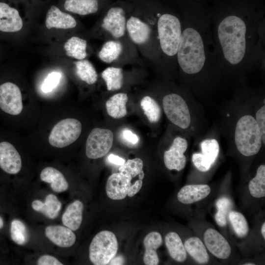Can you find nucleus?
<instances>
[{
	"instance_id": "nucleus-1",
	"label": "nucleus",
	"mask_w": 265,
	"mask_h": 265,
	"mask_svg": "<svg viewBox=\"0 0 265 265\" xmlns=\"http://www.w3.org/2000/svg\"><path fill=\"white\" fill-rule=\"evenodd\" d=\"M225 84L237 83L265 62V21L260 14L230 12L209 16Z\"/></svg>"
},
{
	"instance_id": "nucleus-2",
	"label": "nucleus",
	"mask_w": 265,
	"mask_h": 265,
	"mask_svg": "<svg viewBox=\"0 0 265 265\" xmlns=\"http://www.w3.org/2000/svg\"><path fill=\"white\" fill-rule=\"evenodd\" d=\"M177 54L182 86L198 100L208 102L225 84L213 42L209 16L186 13Z\"/></svg>"
},
{
	"instance_id": "nucleus-3",
	"label": "nucleus",
	"mask_w": 265,
	"mask_h": 265,
	"mask_svg": "<svg viewBox=\"0 0 265 265\" xmlns=\"http://www.w3.org/2000/svg\"><path fill=\"white\" fill-rule=\"evenodd\" d=\"M245 80L234 85L232 97L221 106L217 126L229 149L243 157H252L265 143L253 114L251 88Z\"/></svg>"
},
{
	"instance_id": "nucleus-4",
	"label": "nucleus",
	"mask_w": 265,
	"mask_h": 265,
	"mask_svg": "<svg viewBox=\"0 0 265 265\" xmlns=\"http://www.w3.org/2000/svg\"><path fill=\"white\" fill-rule=\"evenodd\" d=\"M162 106L168 120L194 141L209 129L204 108L191 92L182 86L178 91L165 94Z\"/></svg>"
},
{
	"instance_id": "nucleus-5",
	"label": "nucleus",
	"mask_w": 265,
	"mask_h": 265,
	"mask_svg": "<svg viewBox=\"0 0 265 265\" xmlns=\"http://www.w3.org/2000/svg\"><path fill=\"white\" fill-rule=\"evenodd\" d=\"M157 16V38L160 50L167 58H174L177 61L182 32V19L169 13Z\"/></svg>"
},
{
	"instance_id": "nucleus-6",
	"label": "nucleus",
	"mask_w": 265,
	"mask_h": 265,
	"mask_svg": "<svg viewBox=\"0 0 265 265\" xmlns=\"http://www.w3.org/2000/svg\"><path fill=\"white\" fill-rule=\"evenodd\" d=\"M220 135L217 125H215L204 135L194 141L199 151L192 154L191 161L199 171L208 172L215 164L220 152Z\"/></svg>"
},
{
	"instance_id": "nucleus-7",
	"label": "nucleus",
	"mask_w": 265,
	"mask_h": 265,
	"mask_svg": "<svg viewBox=\"0 0 265 265\" xmlns=\"http://www.w3.org/2000/svg\"><path fill=\"white\" fill-rule=\"evenodd\" d=\"M118 251V241L114 233L102 231L92 239L89 248V257L95 265H105L116 256Z\"/></svg>"
},
{
	"instance_id": "nucleus-8",
	"label": "nucleus",
	"mask_w": 265,
	"mask_h": 265,
	"mask_svg": "<svg viewBox=\"0 0 265 265\" xmlns=\"http://www.w3.org/2000/svg\"><path fill=\"white\" fill-rule=\"evenodd\" d=\"M80 122L74 118H66L57 123L52 129L49 143L56 148L66 147L78 139L81 132Z\"/></svg>"
},
{
	"instance_id": "nucleus-9",
	"label": "nucleus",
	"mask_w": 265,
	"mask_h": 265,
	"mask_svg": "<svg viewBox=\"0 0 265 265\" xmlns=\"http://www.w3.org/2000/svg\"><path fill=\"white\" fill-rule=\"evenodd\" d=\"M191 138L181 132L172 139L168 149L163 153V161L165 167L170 170L181 171L186 166L187 150Z\"/></svg>"
},
{
	"instance_id": "nucleus-10",
	"label": "nucleus",
	"mask_w": 265,
	"mask_h": 265,
	"mask_svg": "<svg viewBox=\"0 0 265 265\" xmlns=\"http://www.w3.org/2000/svg\"><path fill=\"white\" fill-rule=\"evenodd\" d=\"M113 142V134L110 130L94 128L90 132L86 140V155L91 159L103 157L109 151Z\"/></svg>"
},
{
	"instance_id": "nucleus-11",
	"label": "nucleus",
	"mask_w": 265,
	"mask_h": 265,
	"mask_svg": "<svg viewBox=\"0 0 265 265\" xmlns=\"http://www.w3.org/2000/svg\"><path fill=\"white\" fill-rule=\"evenodd\" d=\"M23 107L22 96L18 86L10 82L0 85V108L6 113L17 115Z\"/></svg>"
},
{
	"instance_id": "nucleus-12",
	"label": "nucleus",
	"mask_w": 265,
	"mask_h": 265,
	"mask_svg": "<svg viewBox=\"0 0 265 265\" xmlns=\"http://www.w3.org/2000/svg\"><path fill=\"white\" fill-rule=\"evenodd\" d=\"M132 176L122 171L111 174L107 179L106 190L107 196L112 200H119L126 198L131 185Z\"/></svg>"
},
{
	"instance_id": "nucleus-13",
	"label": "nucleus",
	"mask_w": 265,
	"mask_h": 265,
	"mask_svg": "<svg viewBox=\"0 0 265 265\" xmlns=\"http://www.w3.org/2000/svg\"><path fill=\"white\" fill-rule=\"evenodd\" d=\"M204 239L209 251L217 258L226 259L230 256L231 248L229 243L225 238L215 229H207L204 233Z\"/></svg>"
},
{
	"instance_id": "nucleus-14",
	"label": "nucleus",
	"mask_w": 265,
	"mask_h": 265,
	"mask_svg": "<svg viewBox=\"0 0 265 265\" xmlns=\"http://www.w3.org/2000/svg\"><path fill=\"white\" fill-rule=\"evenodd\" d=\"M0 167L6 173L16 174L22 167V160L19 153L10 143H0Z\"/></svg>"
},
{
	"instance_id": "nucleus-15",
	"label": "nucleus",
	"mask_w": 265,
	"mask_h": 265,
	"mask_svg": "<svg viewBox=\"0 0 265 265\" xmlns=\"http://www.w3.org/2000/svg\"><path fill=\"white\" fill-rule=\"evenodd\" d=\"M126 26L125 12L122 8L118 6L108 10L102 23V27L116 38L124 35Z\"/></svg>"
},
{
	"instance_id": "nucleus-16",
	"label": "nucleus",
	"mask_w": 265,
	"mask_h": 265,
	"mask_svg": "<svg viewBox=\"0 0 265 265\" xmlns=\"http://www.w3.org/2000/svg\"><path fill=\"white\" fill-rule=\"evenodd\" d=\"M23 26L18 11L6 3L0 2V31L17 32L22 28Z\"/></svg>"
},
{
	"instance_id": "nucleus-17",
	"label": "nucleus",
	"mask_w": 265,
	"mask_h": 265,
	"mask_svg": "<svg viewBox=\"0 0 265 265\" xmlns=\"http://www.w3.org/2000/svg\"><path fill=\"white\" fill-rule=\"evenodd\" d=\"M46 237L54 244L61 247H69L75 243L76 237L72 230L66 226L51 225L45 229Z\"/></svg>"
},
{
	"instance_id": "nucleus-18",
	"label": "nucleus",
	"mask_w": 265,
	"mask_h": 265,
	"mask_svg": "<svg viewBox=\"0 0 265 265\" xmlns=\"http://www.w3.org/2000/svg\"><path fill=\"white\" fill-rule=\"evenodd\" d=\"M45 24L49 29L53 27L66 29L77 26V22L73 16L61 11L55 5H52L48 10Z\"/></svg>"
},
{
	"instance_id": "nucleus-19",
	"label": "nucleus",
	"mask_w": 265,
	"mask_h": 265,
	"mask_svg": "<svg viewBox=\"0 0 265 265\" xmlns=\"http://www.w3.org/2000/svg\"><path fill=\"white\" fill-rule=\"evenodd\" d=\"M210 192L211 188L208 185H188L180 190L177 198L183 204H190L205 198Z\"/></svg>"
},
{
	"instance_id": "nucleus-20",
	"label": "nucleus",
	"mask_w": 265,
	"mask_h": 265,
	"mask_svg": "<svg viewBox=\"0 0 265 265\" xmlns=\"http://www.w3.org/2000/svg\"><path fill=\"white\" fill-rule=\"evenodd\" d=\"M126 27L131 39L136 44L146 43L150 37V26L137 17L131 16L127 22Z\"/></svg>"
},
{
	"instance_id": "nucleus-21",
	"label": "nucleus",
	"mask_w": 265,
	"mask_h": 265,
	"mask_svg": "<svg viewBox=\"0 0 265 265\" xmlns=\"http://www.w3.org/2000/svg\"><path fill=\"white\" fill-rule=\"evenodd\" d=\"M265 91L252 89L251 100L255 119L259 126L263 140L265 143Z\"/></svg>"
},
{
	"instance_id": "nucleus-22",
	"label": "nucleus",
	"mask_w": 265,
	"mask_h": 265,
	"mask_svg": "<svg viewBox=\"0 0 265 265\" xmlns=\"http://www.w3.org/2000/svg\"><path fill=\"white\" fill-rule=\"evenodd\" d=\"M162 243L160 234L158 232H151L145 237L143 243L145 251L143 256V262L146 265H157L159 259L157 249Z\"/></svg>"
},
{
	"instance_id": "nucleus-23",
	"label": "nucleus",
	"mask_w": 265,
	"mask_h": 265,
	"mask_svg": "<svg viewBox=\"0 0 265 265\" xmlns=\"http://www.w3.org/2000/svg\"><path fill=\"white\" fill-rule=\"evenodd\" d=\"M83 203L76 200L66 208L62 216L63 225L75 231L79 229L82 220Z\"/></svg>"
},
{
	"instance_id": "nucleus-24",
	"label": "nucleus",
	"mask_w": 265,
	"mask_h": 265,
	"mask_svg": "<svg viewBox=\"0 0 265 265\" xmlns=\"http://www.w3.org/2000/svg\"><path fill=\"white\" fill-rule=\"evenodd\" d=\"M41 180L51 184L52 190L55 192H62L67 190L69 184L63 174L52 167L44 168L40 173Z\"/></svg>"
},
{
	"instance_id": "nucleus-25",
	"label": "nucleus",
	"mask_w": 265,
	"mask_h": 265,
	"mask_svg": "<svg viewBox=\"0 0 265 265\" xmlns=\"http://www.w3.org/2000/svg\"><path fill=\"white\" fill-rule=\"evenodd\" d=\"M31 206L34 211L53 219L58 216L61 208V203L55 195L50 194L46 196L44 203L35 200L32 202Z\"/></svg>"
},
{
	"instance_id": "nucleus-26",
	"label": "nucleus",
	"mask_w": 265,
	"mask_h": 265,
	"mask_svg": "<svg viewBox=\"0 0 265 265\" xmlns=\"http://www.w3.org/2000/svg\"><path fill=\"white\" fill-rule=\"evenodd\" d=\"M128 97L126 93H117L111 97L106 102V106L108 115L119 119L127 113L126 104Z\"/></svg>"
},
{
	"instance_id": "nucleus-27",
	"label": "nucleus",
	"mask_w": 265,
	"mask_h": 265,
	"mask_svg": "<svg viewBox=\"0 0 265 265\" xmlns=\"http://www.w3.org/2000/svg\"><path fill=\"white\" fill-rule=\"evenodd\" d=\"M165 242L171 258L178 262H183L186 259V251L177 233L171 232L165 238Z\"/></svg>"
},
{
	"instance_id": "nucleus-28",
	"label": "nucleus",
	"mask_w": 265,
	"mask_h": 265,
	"mask_svg": "<svg viewBox=\"0 0 265 265\" xmlns=\"http://www.w3.org/2000/svg\"><path fill=\"white\" fill-rule=\"evenodd\" d=\"M184 247L190 256L198 263L206 264L209 256L204 244L197 237H190L185 242Z\"/></svg>"
},
{
	"instance_id": "nucleus-29",
	"label": "nucleus",
	"mask_w": 265,
	"mask_h": 265,
	"mask_svg": "<svg viewBox=\"0 0 265 265\" xmlns=\"http://www.w3.org/2000/svg\"><path fill=\"white\" fill-rule=\"evenodd\" d=\"M65 9L80 15L96 13L99 9L98 0H66Z\"/></svg>"
},
{
	"instance_id": "nucleus-30",
	"label": "nucleus",
	"mask_w": 265,
	"mask_h": 265,
	"mask_svg": "<svg viewBox=\"0 0 265 265\" xmlns=\"http://www.w3.org/2000/svg\"><path fill=\"white\" fill-rule=\"evenodd\" d=\"M86 47L85 40L76 36L69 39L64 45L66 55L79 60L83 59L86 57Z\"/></svg>"
},
{
	"instance_id": "nucleus-31",
	"label": "nucleus",
	"mask_w": 265,
	"mask_h": 265,
	"mask_svg": "<svg viewBox=\"0 0 265 265\" xmlns=\"http://www.w3.org/2000/svg\"><path fill=\"white\" fill-rule=\"evenodd\" d=\"M140 106L149 121L151 123L159 122L161 116V108L154 98L146 96L140 101Z\"/></svg>"
},
{
	"instance_id": "nucleus-32",
	"label": "nucleus",
	"mask_w": 265,
	"mask_h": 265,
	"mask_svg": "<svg viewBox=\"0 0 265 265\" xmlns=\"http://www.w3.org/2000/svg\"><path fill=\"white\" fill-rule=\"evenodd\" d=\"M251 195L255 198H262L265 196V165H260L255 177L252 179L248 185Z\"/></svg>"
},
{
	"instance_id": "nucleus-33",
	"label": "nucleus",
	"mask_w": 265,
	"mask_h": 265,
	"mask_svg": "<svg viewBox=\"0 0 265 265\" xmlns=\"http://www.w3.org/2000/svg\"><path fill=\"white\" fill-rule=\"evenodd\" d=\"M108 91H115L121 88L123 82V75L121 68L109 67L102 73Z\"/></svg>"
},
{
	"instance_id": "nucleus-34",
	"label": "nucleus",
	"mask_w": 265,
	"mask_h": 265,
	"mask_svg": "<svg viewBox=\"0 0 265 265\" xmlns=\"http://www.w3.org/2000/svg\"><path fill=\"white\" fill-rule=\"evenodd\" d=\"M77 76L88 84L95 83L98 78L97 72L87 60H80L75 62Z\"/></svg>"
},
{
	"instance_id": "nucleus-35",
	"label": "nucleus",
	"mask_w": 265,
	"mask_h": 265,
	"mask_svg": "<svg viewBox=\"0 0 265 265\" xmlns=\"http://www.w3.org/2000/svg\"><path fill=\"white\" fill-rule=\"evenodd\" d=\"M122 51V46L119 42L109 41L104 44L98 56L103 61L109 63L118 57Z\"/></svg>"
},
{
	"instance_id": "nucleus-36",
	"label": "nucleus",
	"mask_w": 265,
	"mask_h": 265,
	"mask_svg": "<svg viewBox=\"0 0 265 265\" xmlns=\"http://www.w3.org/2000/svg\"><path fill=\"white\" fill-rule=\"evenodd\" d=\"M229 220L236 235L240 238L246 237L249 232L247 221L239 212L232 211L229 213Z\"/></svg>"
},
{
	"instance_id": "nucleus-37",
	"label": "nucleus",
	"mask_w": 265,
	"mask_h": 265,
	"mask_svg": "<svg viewBox=\"0 0 265 265\" xmlns=\"http://www.w3.org/2000/svg\"><path fill=\"white\" fill-rule=\"evenodd\" d=\"M10 235L12 240L18 245H23L28 239V234L24 223L19 219L13 220L11 223Z\"/></svg>"
},
{
	"instance_id": "nucleus-38",
	"label": "nucleus",
	"mask_w": 265,
	"mask_h": 265,
	"mask_svg": "<svg viewBox=\"0 0 265 265\" xmlns=\"http://www.w3.org/2000/svg\"><path fill=\"white\" fill-rule=\"evenodd\" d=\"M216 206L217 211L215 221L219 226L224 227L227 224V216L232 207V202L229 198L222 197L217 201Z\"/></svg>"
},
{
	"instance_id": "nucleus-39",
	"label": "nucleus",
	"mask_w": 265,
	"mask_h": 265,
	"mask_svg": "<svg viewBox=\"0 0 265 265\" xmlns=\"http://www.w3.org/2000/svg\"><path fill=\"white\" fill-rule=\"evenodd\" d=\"M143 162L141 159L135 158L128 159L119 168V172L125 171L129 173L132 178L139 175L143 171Z\"/></svg>"
},
{
	"instance_id": "nucleus-40",
	"label": "nucleus",
	"mask_w": 265,
	"mask_h": 265,
	"mask_svg": "<svg viewBox=\"0 0 265 265\" xmlns=\"http://www.w3.org/2000/svg\"><path fill=\"white\" fill-rule=\"evenodd\" d=\"M61 78L59 72H53L49 74L42 83L41 89L43 92H51L58 84Z\"/></svg>"
},
{
	"instance_id": "nucleus-41",
	"label": "nucleus",
	"mask_w": 265,
	"mask_h": 265,
	"mask_svg": "<svg viewBox=\"0 0 265 265\" xmlns=\"http://www.w3.org/2000/svg\"><path fill=\"white\" fill-rule=\"evenodd\" d=\"M121 136L125 143L130 146H134L139 141L138 136L133 133L130 130L125 129L122 130Z\"/></svg>"
},
{
	"instance_id": "nucleus-42",
	"label": "nucleus",
	"mask_w": 265,
	"mask_h": 265,
	"mask_svg": "<svg viewBox=\"0 0 265 265\" xmlns=\"http://www.w3.org/2000/svg\"><path fill=\"white\" fill-rule=\"evenodd\" d=\"M38 265H62L63 264L56 258L49 255L41 256L38 260Z\"/></svg>"
},
{
	"instance_id": "nucleus-43",
	"label": "nucleus",
	"mask_w": 265,
	"mask_h": 265,
	"mask_svg": "<svg viewBox=\"0 0 265 265\" xmlns=\"http://www.w3.org/2000/svg\"><path fill=\"white\" fill-rule=\"evenodd\" d=\"M142 184V180L139 179L135 181L133 184H131L129 188L127 195L129 197H132L137 193L141 188Z\"/></svg>"
},
{
	"instance_id": "nucleus-44",
	"label": "nucleus",
	"mask_w": 265,
	"mask_h": 265,
	"mask_svg": "<svg viewBox=\"0 0 265 265\" xmlns=\"http://www.w3.org/2000/svg\"><path fill=\"white\" fill-rule=\"evenodd\" d=\"M108 160L112 164L121 166L125 162V159L113 154H110L107 157Z\"/></svg>"
},
{
	"instance_id": "nucleus-45",
	"label": "nucleus",
	"mask_w": 265,
	"mask_h": 265,
	"mask_svg": "<svg viewBox=\"0 0 265 265\" xmlns=\"http://www.w3.org/2000/svg\"><path fill=\"white\" fill-rule=\"evenodd\" d=\"M125 263V260L122 256L114 257L109 263V265H123Z\"/></svg>"
},
{
	"instance_id": "nucleus-46",
	"label": "nucleus",
	"mask_w": 265,
	"mask_h": 265,
	"mask_svg": "<svg viewBox=\"0 0 265 265\" xmlns=\"http://www.w3.org/2000/svg\"><path fill=\"white\" fill-rule=\"evenodd\" d=\"M261 233L264 238H265V222H264L262 226Z\"/></svg>"
},
{
	"instance_id": "nucleus-47",
	"label": "nucleus",
	"mask_w": 265,
	"mask_h": 265,
	"mask_svg": "<svg viewBox=\"0 0 265 265\" xmlns=\"http://www.w3.org/2000/svg\"><path fill=\"white\" fill-rule=\"evenodd\" d=\"M144 177V173L143 172V171H142L139 174V179L142 180L143 179Z\"/></svg>"
},
{
	"instance_id": "nucleus-48",
	"label": "nucleus",
	"mask_w": 265,
	"mask_h": 265,
	"mask_svg": "<svg viewBox=\"0 0 265 265\" xmlns=\"http://www.w3.org/2000/svg\"><path fill=\"white\" fill-rule=\"evenodd\" d=\"M3 226V221L2 218L0 216V229L2 228Z\"/></svg>"
},
{
	"instance_id": "nucleus-49",
	"label": "nucleus",
	"mask_w": 265,
	"mask_h": 265,
	"mask_svg": "<svg viewBox=\"0 0 265 265\" xmlns=\"http://www.w3.org/2000/svg\"><path fill=\"white\" fill-rule=\"evenodd\" d=\"M244 265H255V264L248 263L244 264Z\"/></svg>"
}]
</instances>
